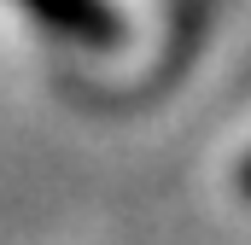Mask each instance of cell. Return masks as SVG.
<instances>
[{"label":"cell","mask_w":251,"mask_h":245,"mask_svg":"<svg viewBox=\"0 0 251 245\" xmlns=\"http://www.w3.org/2000/svg\"><path fill=\"white\" fill-rule=\"evenodd\" d=\"M24 6H29L35 18H47L53 29L88 41V47H111V41H117V18H111L105 0H24Z\"/></svg>","instance_id":"cell-1"},{"label":"cell","mask_w":251,"mask_h":245,"mask_svg":"<svg viewBox=\"0 0 251 245\" xmlns=\"http://www.w3.org/2000/svg\"><path fill=\"white\" fill-rule=\"evenodd\" d=\"M240 198H246V204H251V158H246V164H240Z\"/></svg>","instance_id":"cell-2"}]
</instances>
